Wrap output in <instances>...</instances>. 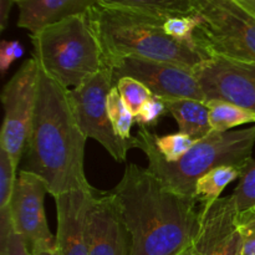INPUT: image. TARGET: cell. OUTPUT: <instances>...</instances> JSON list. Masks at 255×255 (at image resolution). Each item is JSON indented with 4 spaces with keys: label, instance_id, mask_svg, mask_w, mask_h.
Instances as JSON below:
<instances>
[{
    "label": "cell",
    "instance_id": "obj_16",
    "mask_svg": "<svg viewBox=\"0 0 255 255\" xmlns=\"http://www.w3.org/2000/svg\"><path fill=\"white\" fill-rule=\"evenodd\" d=\"M163 101L167 111L178 125V132L188 134L197 141L212 132L208 102L194 99H169Z\"/></svg>",
    "mask_w": 255,
    "mask_h": 255
},
{
    "label": "cell",
    "instance_id": "obj_8",
    "mask_svg": "<svg viewBox=\"0 0 255 255\" xmlns=\"http://www.w3.org/2000/svg\"><path fill=\"white\" fill-rule=\"evenodd\" d=\"M114 86L111 70L104 69L69 92L75 116L86 138L99 142L115 161L121 163L126 161L129 149L137 148V138H120L112 127L107 97Z\"/></svg>",
    "mask_w": 255,
    "mask_h": 255
},
{
    "label": "cell",
    "instance_id": "obj_31",
    "mask_svg": "<svg viewBox=\"0 0 255 255\" xmlns=\"http://www.w3.org/2000/svg\"><path fill=\"white\" fill-rule=\"evenodd\" d=\"M243 5H246L251 11H253L255 14V0H239Z\"/></svg>",
    "mask_w": 255,
    "mask_h": 255
},
{
    "label": "cell",
    "instance_id": "obj_7",
    "mask_svg": "<svg viewBox=\"0 0 255 255\" xmlns=\"http://www.w3.org/2000/svg\"><path fill=\"white\" fill-rule=\"evenodd\" d=\"M39 74L40 66L36 59L32 56L25 60L1 92L4 121L0 132V148L6 152L16 169L24 158L31 133Z\"/></svg>",
    "mask_w": 255,
    "mask_h": 255
},
{
    "label": "cell",
    "instance_id": "obj_13",
    "mask_svg": "<svg viewBox=\"0 0 255 255\" xmlns=\"http://www.w3.org/2000/svg\"><path fill=\"white\" fill-rule=\"evenodd\" d=\"M90 255H129L131 239L110 192L97 191L87 213Z\"/></svg>",
    "mask_w": 255,
    "mask_h": 255
},
{
    "label": "cell",
    "instance_id": "obj_35",
    "mask_svg": "<svg viewBox=\"0 0 255 255\" xmlns=\"http://www.w3.org/2000/svg\"><path fill=\"white\" fill-rule=\"evenodd\" d=\"M59 255H60V253H59Z\"/></svg>",
    "mask_w": 255,
    "mask_h": 255
},
{
    "label": "cell",
    "instance_id": "obj_19",
    "mask_svg": "<svg viewBox=\"0 0 255 255\" xmlns=\"http://www.w3.org/2000/svg\"><path fill=\"white\" fill-rule=\"evenodd\" d=\"M208 106L209 124L214 132H228L243 125L255 124V114L232 102L211 100Z\"/></svg>",
    "mask_w": 255,
    "mask_h": 255
},
{
    "label": "cell",
    "instance_id": "obj_11",
    "mask_svg": "<svg viewBox=\"0 0 255 255\" xmlns=\"http://www.w3.org/2000/svg\"><path fill=\"white\" fill-rule=\"evenodd\" d=\"M196 75L207 102L223 100L255 114V61L209 59Z\"/></svg>",
    "mask_w": 255,
    "mask_h": 255
},
{
    "label": "cell",
    "instance_id": "obj_26",
    "mask_svg": "<svg viewBox=\"0 0 255 255\" xmlns=\"http://www.w3.org/2000/svg\"><path fill=\"white\" fill-rule=\"evenodd\" d=\"M17 169L5 151L0 148V211L9 209L17 178Z\"/></svg>",
    "mask_w": 255,
    "mask_h": 255
},
{
    "label": "cell",
    "instance_id": "obj_20",
    "mask_svg": "<svg viewBox=\"0 0 255 255\" xmlns=\"http://www.w3.org/2000/svg\"><path fill=\"white\" fill-rule=\"evenodd\" d=\"M107 110H109L112 127L117 136L122 139L133 138L134 136L131 134V129L136 122L134 115L126 106L116 86L112 87L107 97Z\"/></svg>",
    "mask_w": 255,
    "mask_h": 255
},
{
    "label": "cell",
    "instance_id": "obj_4",
    "mask_svg": "<svg viewBox=\"0 0 255 255\" xmlns=\"http://www.w3.org/2000/svg\"><path fill=\"white\" fill-rule=\"evenodd\" d=\"M137 148L148 162V169L167 189L182 197L194 199V188L199 178L221 166H236L244 171L253 161L255 125L249 128L228 132L212 131L198 139L183 157L169 162L162 157L154 144V133L139 127L136 133Z\"/></svg>",
    "mask_w": 255,
    "mask_h": 255
},
{
    "label": "cell",
    "instance_id": "obj_17",
    "mask_svg": "<svg viewBox=\"0 0 255 255\" xmlns=\"http://www.w3.org/2000/svg\"><path fill=\"white\" fill-rule=\"evenodd\" d=\"M99 5L168 19L196 14L194 0H99Z\"/></svg>",
    "mask_w": 255,
    "mask_h": 255
},
{
    "label": "cell",
    "instance_id": "obj_24",
    "mask_svg": "<svg viewBox=\"0 0 255 255\" xmlns=\"http://www.w3.org/2000/svg\"><path fill=\"white\" fill-rule=\"evenodd\" d=\"M201 16L198 14L186 16H172L163 21V29L167 35L182 42H194V32L201 25Z\"/></svg>",
    "mask_w": 255,
    "mask_h": 255
},
{
    "label": "cell",
    "instance_id": "obj_2",
    "mask_svg": "<svg viewBox=\"0 0 255 255\" xmlns=\"http://www.w3.org/2000/svg\"><path fill=\"white\" fill-rule=\"evenodd\" d=\"M70 90L40 67L36 109L22 171L39 176L54 198L72 191H94L85 174V144Z\"/></svg>",
    "mask_w": 255,
    "mask_h": 255
},
{
    "label": "cell",
    "instance_id": "obj_6",
    "mask_svg": "<svg viewBox=\"0 0 255 255\" xmlns=\"http://www.w3.org/2000/svg\"><path fill=\"white\" fill-rule=\"evenodd\" d=\"M197 47L208 59L255 61V14L239 0H194Z\"/></svg>",
    "mask_w": 255,
    "mask_h": 255
},
{
    "label": "cell",
    "instance_id": "obj_5",
    "mask_svg": "<svg viewBox=\"0 0 255 255\" xmlns=\"http://www.w3.org/2000/svg\"><path fill=\"white\" fill-rule=\"evenodd\" d=\"M31 42L39 66L69 90L107 69L89 14L50 25L32 34Z\"/></svg>",
    "mask_w": 255,
    "mask_h": 255
},
{
    "label": "cell",
    "instance_id": "obj_25",
    "mask_svg": "<svg viewBox=\"0 0 255 255\" xmlns=\"http://www.w3.org/2000/svg\"><path fill=\"white\" fill-rule=\"evenodd\" d=\"M238 211L255 207V159L244 169L238 186L231 194Z\"/></svg>",
    "mask_w": 255,
    "mask_h": 255
},
{
    "label": "cell",
    "instance_id": "obj_1",
    "mask_svg": "<svg viewBox=\"0 0 255 255\" xmlns=\"http://www.w3.org/2000/svg\"><path fill=\"white\" fill-rule=\"evenodd\" d=\"M131 239L129 255H189L201 228L197 202L167 189L147 168L127 164L109 191Z\"/></svg>",
    "mask_w": 255,
    "mask_h": 255
},
{
    "label": "cell",
    "instance_id": "obj_33",
    "mask_svg": "<svg viewBox=\"0 0 255 255\" xmlns=\"http://www.w3.org/2000/svg\"><path fill=\"white\" fill-rule=\"evenodd\" d=\"M189 255H198V253H197V252H194V253H192V254H189Z\"/></svg>",
    "mask_w": 255,
    "mask_h": 255
},
{
    "label": "cell",
    "instance_id": "obj_27",
    "mask_svg": "<svg viewBox=\"0 0 255 255\" xmlns=\"http://www.w3.org/2000/svg\"><path fill=\"white\" fill-rule=\"evenodd\" d=\"M237 226L243 238L244 255H255V207L238 212Z\"/></svg>",
    "mask_w": 255,
    "mask_h": 255
},
{
    "label": "cell",
    "instance_id": "obj_34",
    "mask_svg": "<svg viewBox=\"0 0 255 255\" xmlns=\"http://www.w3.org/2000/svg\"><path fill=\"white\" fill-rule=\"evenodd\" d=\"M16 1H19V0H16Z\"/></svg>",
    "mask_w": 255,
    "mask_h": 255
},
{
    "label": "cell",
    "instance_id": "obj_23",
    "mask_svg": "<svg viewBox=\"0 0 255 255\" xmlns=\"http://www.w3.org/2000/svg\"><path fill=\"white\" fill-rule=\"evenodd\" d=\"M196 142L197 139L192 138L191 136L182 133V132L163 134V136H158L154 133V144H156L157 149L162 154V157L169 162L178 161L191 149V147Z\"/></svg>",
    "mask_w": 255,
    "mask_h": 255
},
{
    "label": "cell",
    "instance_id": "obj_14",
    "mask_svg": "<svg viewBox=\"0 0 255 255\" xmlns=\"http://www.w3.org/2000/svg\"><path fill=\"white\" fill-rule=\"evenodd\" d=\"M94 191H72L56 197V246L60 255H90L86 237L87 213Z\"/></svg>",
    "mask_w": 255,
    "mask_h": 255
},
{
    "label": "cell",
    "instance_id": "obj_29",
    "mask_svg": "<svg viewBox=\"0 0 255 255\" xmlns=\"http://www.w3.org/2000/svg\"><path fill=\"white\" fill-rule=\"evenodd\" d=\"M22 54H24V47L17 40H11V41L2 40L0 44V71L1 74H6L12 62L20 59Z\"/></svg>",
    "mask_w": 255,
    "mask_h": 255
},
{
    "label": "cell",
    "instance_id": "obj_22",
    "mask_svg": "<svg viewBox=\"0 0 255 255\" xmlns=\"http://www.w3.org/2000/svg\"><path fill=\"white\" fill-rule=\"evenodd\" d=\"M129 111L136 116L141 107L153 96L149 89L133 77H121L115 82Z\"/></svg>",
    "mask_w": 255,
    "mask_h": 255
},
{
    "label": "cell",
    "instance_id": "obj_12",
    "mask_svg": "<svg viewBox=\"0 0 255 255\" xmlns=\"http://www.w3.org/2000/svg\"><path fill=\"white\" fill-rule=\"evenodd\" d=\"M238 212L232 196L202 207L196 243L198 255H244L243 238L237 226Z\"/></svg>",
    "mask_w": 255,
    "mask_h": 255
},
{
    "label": "cell",
    "instance_id": "obj_10",
    "mask_svg": "<svg viewBox=\"0 0 255 255\" xmlns=\"http://www.w3.org/2000/svg\"><path fill=\"white\" fill-rule=\"evenodd\" d=\"M110 70L114 84L121 77H133L162 100L194 99L207 102L196 72L187 67L156 60L126 57Z\"/></svg>",
    "mask_w": 255,
    "mask_h": 255
},
{
    "label": "cell",
    "instance_id": "obj_18",
    "mask_svg": "<svg viewBox=\"0 0 255 255\" xmlns=\"http://www.w3.org/2000/svg\"><path fill=\"white\" fill-rule=\"evenodd\" d=\"M243 169L236 166H221L199 178L194 188V201L208 207L221 198L224 189L236 179H241Z\"/></svg>",
    "mask_w": 255,
    "mask_h": 255
},
{
    "label": "cell",
    "instance_id": "obj_32",
    "mask_svg": "<svg viewBox=\"0 0 255 255\" xmlns=\"http://www.w3.org/2000/svg\"><path fill=\"white\" fill-rule=\"evenodd\" d=\"M32 255H59V251L55 249V251H51V252H41V253H36Z\"/></svg>",
    "mask_w": 255,
    "mask_h": 255
},
{
    "label": "cell",
    "instance_id": "obj_9",
    "mask_svg": "<svg viewBox=\"0 0 255 255\" xmlns=\"http://www.w3.org/2000/svg\"><path fill=\"white\" fill-rule=\"evenodd\" d=\"M47 186L39 176L20 169L9 204L14 231L21 237L32 254L57 249L56 236L51 233L45 214Z\"/></svg>",
    "mask_w": 255,
    "mask_h": 255
},
{
    "label": "cell",
    "instance_id": "obj_21",
    "mask_svg": "<svg viewBox=\"0 0 255 255\" xmlns=\"http://www.w3.org/2000/svg\"><path fill=\"white\" fill-rule=\"evenodd\" d=\"M0 255H32L24 239L14 231L9 209L0 211Z\"/></svg>",
    "mask_w": 255,
    "mask_h": 255
},
{
    "label": "cell",
    "instance_id": "obj_28",
    "mask_svg": "<svg viewBox=\"0 0 255 255\" xmlns=\"http://www.w3.org/2000/svg\"><path fill=\"white\" fill-rule=\"evenodd\" d=\"M167 106L164 104L163 100L158 96H152L143 106L141 107V110L138 111V114L134 116L137 124L139 125V127H153L158 124V121L161 120L162 116L167 114Z\"/></svg>",
    "mask_w": 255,
    "mask_h": 255
},
{
    "label": "cell",
    "instance_id": "obj_30",
    "mask_svg": "<svg viewBox=\"0 0 255 255\" xmlns=\"http://www.w3.org/2000/svg\"><path fill=\"white\" fill-rule=\"evenodd\" d=\"M16 2V0H0V30L1 31L6 29L10 10H11L12 5Z\"/></svg>",
    "mask_w": 255,
    "mask_h": 255
},
{
    "label": "cell",
    "instance_id": "obj_3",
    "mask_svg": "<svg viewBox=\"0 0 255 255\" xmlns=\"http://www.w3.org/2000/svg\"><path fill=\"white\" fill-rule=\"evenodd\" d=\"M89 19L99 39L107 69L126 57L156 60L196 72L209 60L196 44L166 34L163 19L96 5Z\"/></svg>",
    "mask_w": 255,
    "mask_h": 255
},
{
    "label": "cell",
    "instance_id": "obj_15",
    "mask_svg": "<svg viewBox=\"0 0 255 255\" xmlns=\"http://www.w3.org/2000/svg\"><path fill=\"white\" fill-rule=\"evenodd\" d=\"M17 26L30 35L76 15L87 14L99 0H19Z\"/></svg>",
    "mask_w": 255,
    "mask_h": 255
}]
</instances>
